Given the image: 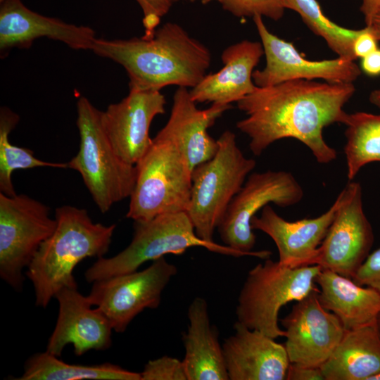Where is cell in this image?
<instances>
[{"label":"cell","instance_id":"7","mask_svg":"<svg viewBox=\"0 0 380 380\" xmlns=\"http://www.w3.org/2000/svg\"><path fill=\"white\" fill-rule=\"evenodd\" d=\"M217 142L215 155L192 171L186 211L197 236L210 242L214 241L215 229L256 165L254 159L243 155L232 131H224Z\"/></svg>","mask_w":380,"mask_h":380},{"label":"cell","instance_id":"33","mask_svg":"<svg viewBox=\"0 0 380 380\" xmlns=\"http://www.w3.org/2000/svg\"><path fill=\"white\" fill-rule=\"evenodd\" d=\"M378 43L379 41L367 27L360 29L353 46V53L356 59L357 58H362L373 52L379 48Z\"/></svg>","mask_w":380,"mask_h":380},{"label":"cell","instance_id":"25","mask_svg":"<svg viewBox=\"0 0 380 380\" xmlns=\"http://www.w3.org/2000/svg\"><path fill=\"white\" fill-rule=\"evenodd\" d=\"M15 379L141 380V373L108 362L96 365L68 364L45 351L32 355L25 363L22 376Z\"/></svg>","mask_w":380,"mask_h":380},{"label":"cell","instance_id":"22","mask_svg":"<svg viewBox=\"0 0 380 380\" xmlns=\"http://www.w3.org/2000/svg\"><path fill=\"white\" fill-rule=\"evenodd\" d=\"M189 324L182 339L187 380H228L218 331L210 321L206 300L195 298L187 312Z\"/></svg>","mask_w":380,"mask_h":380},{"label":"cell","instance_id":"24","mask_svg":"<svg viewBox=\"0 0 380 380\" xmlns=\"http://www.w3.org/2000/svg\"><path fill=\"white\" fill-rule=\"evenodd\" d=\"M324 380H369L380 372V333L376 322L346 330L321 365Z\"/></svg>","mask_w":380,"mask_h":380},{"label":"cell","instance_id":"5","mask_svg":"<svg viewBox=\"0 0 380 380\" xmlns=\"http://www.w3.org/2000/svg\"><path fill=\"white\" fill-rule=\"evenodd\" d=\"M203 247L209 251L233 257L246 255L226 245L198 237L186 212L160 214L148 221L134 222L130 243L111 258H100L84 277L89 283L134 272L144 262L166 254L182 255L188 248Z\"/></svg>","mask_w":380,"mask_h":380},{"label":"cell","instance_id":"2","mask_svg":"<svg viewBox=\"0 0 380 380\" xmlns=\"http://www.w3.org/2000/svg\"><path fill=\"white\" fill-rule=\"evenodd\" d=\"M91 51L122 66L129 89L137 90L160 91L170 85L191 89L206 75L212 60L204 44L170 22L149 37L96 38Z\"/></svg>","mask_w":380,"mask_h":380},{"label":"cell","instance_id":"26","mask_svg":"<svg viewBox=\"0 0 380 380\" xmlns=\"http://www.w3.org/2000/svg\"><path fill=\"white\" fill-rule=\"evenodd\" d=\"M343 125L347 177L350 182L365 165L380 162V115L362 111L348 113Z\"/></svg>","mask_w":380,"mask_h":380},{"label":"cell","instance_id":"28","mask_svg":"<svg viewBox=\"0 0 380 380\" xmlns=\"http://www.w3.org/2000/svg\"><path fill=\"white\" fill-rule=\"evenodd\" d=\"M286 8L296 12L317 36L322 37L338 57L355 61L353 42L360 30L340 26L323 13L317 0H284Z\"/></svg>","mask_w":380,"mask_h":380},{"label":"cell","instance_id":"23","mask_svg":"<svg viewBox=\"0 0 380 380\" xmlns=\"http://www.w3.org/2000/svg\"><path fill=\"white\" fill-rule=\"evenodd\" d=\"M315 284L319 287L321 305L340 319L346 330L376 322L380 315V293L376 289L323 269L317 274Z\"/></svg>","mask_w":380,"mask_h":380},{"label":"cell","instance_id":"31","mask_svg":"<svg viewBox=\"0 0 380 380\" xmlns=\"http://www.w3.org/2000/svg\"><path fill=\"white\" fill-rule=\"evenodd\" d=\"M143 13L144 37H151L158 27L161 18L168 13L178 0H135Z\"/></svg>","mask_w":380,"mask_h":380},{"label":"cell","instance_id":"38","mask_svg":"<svg viewBox=\"0 0 380 380\" xmlns=\"http://www.w3.org/2000/svg\"><path fill=\"white\" fill-rule=\"evenodd\" d=\"M369 101L372 104L380 110V88L376 89L370 92Z\"/></svg>","mask_w":380,"mask_h":380},{"label":"cell","instance_id":"36","mask_svg":"<svg viewBox=\"0 0 380 380\" xmlns=\"http://www.w3.org/2000/svg\"><path fill=\"white\" fill-rule=\"evenodd\" d=\"M365 27L380 42V6L374 9L369 15L365 17Z\"/></svg>","mask_w":380,"mask_h":380},{"label":"cell","instance_id":"8","mask_svg":"<svg viewBox=\"0 0 380 380\" xmlns=\"http://www.w3.org/2000/svg\"><path fill=\"white\" fill-rule=\"evenodd\" d=\"M136 167L127 217L144 222L163 213L187 211L193 170L175 145L155 137Z\"/></svg>","mask_w":380,"mask_h":380},{"label":"cell","instance_id":"14","mask_svg":"<svg viewBox=\"0 0 380 380\" xmlns=\"http://www.w3.org/2000/svg\"><path fill=\"white\" fill-rule=\"evenodd\" d=\"M319 289L296 301L281 324L290 363L320 367L341 341L346 329L340 319L320 303Z\"/></svg>","mask_w":380,"mask_h":380},{"label":"cell","instance_id":"16","mask_svg":"<svg viewBox=\"0 0 380 380\" xmlns=\"http://www.w3.org/2000/svg\"><path fill=\"white\" fill-rule=\"evenodd\" d=\"M58 303L55 328L48 341V353L61 356L65 347L72 344L77 356L89 350H105L112 344L113 328L105 315L92 308L87 296L77 287H64L54 297Z\"/></svg>","mask_w":380,"mask_h":380},{"label":"cell","instance_id":"6","mask_svg":"<svg viewBox=\"0 0 380 380\" xmlns=\"http://www.w3.org/2000/svg\"><path fill=\"white\" fill-rule=\"evenodd\" d=\"M321 270L316 265L292 267L265 259L248 272L238 297L237 322L274 339L285 337L278 323L279 310L317 289Z\"/></svg>","mask_w":380,"mask_h":380},{"label":"cell","instance_id":"21","mask_svg":"<svg viewBox=\"0 0 380 380\" xmlns=\"http://www.w3.org/2000/svg\"><path fill=\"white\" fill-rule=\"evenodd\" d=\"M263 55V47L259 42L244 39L229 45L221 54L222 68L206 74L191 88V99L196 103H237L256 87L253 73Z\"/></svg>","mask_w":380,"mask_h":380},{"label":"cell","instance_id":"39","mask_svg":"<svg viewBox=\"0 0 380 380\" xmlns=\"http://www.w3.org/2000/svg\"><path fill=\"white\" fill-rule=\"evenodd\" d=\"M191 1V2H194V1H198V2H201V4H207L213 1H219L220 0H189Z\"/></svg>","mask_w":380,"mask_h":380},{"label":"cell","instance_id":"41","mask_svg":"<svg viewBox=\"0 0 380 380\" xmlns=\"http://www.w3.org/2000/svg\"><path fill=\"white\" fill-rule=\"evenodd\" d=\"M376 324L379 329V331L380 333V315H379L377 320H376Z\"/></svg>","mask_w":380,"mask_h":380},{"label":"cell","instance_id":"32","mask_svg":"<svg viewBox=\"0 0 380 380\" xmlns=\"http://www.w3.org/2000/svg\"><path fill=\"white\" fill-rule=\"evenodd\" d=\"M352 279L380 293V247L369 254Z\"/></svg>","mask_w":380,"mask_h":380},{"label":"cell","instance_id":"42","mask_svg":"<svg viewBox=\"0 0 380 380\" xmlns=\"http://www.w3.org/2000/svg\"><path fill=\"white\" fill-rule=\"evenodd\" d=\"M3 1V0H0V1Z\"/></svg>","mask_w":380,"mask_h":380},{"label":"cell","instance_id":"34","mask_svg":"<svg viewBox=\"0 0 380 380\" xmlns=\"http://www.w3.org/2000/svg\"><path fill=\"white\" fill-rule=\"evenodd\" d=\"M287 380H324L320 367L290 363L286 372Z\"/></svg>","mask_w":380,"mask_h":380},{"label":"cell","instance_id":"17","mask_svg":"<svg viewBox=\"0 0 380 380\" xmlns=\"http://www.w3.org/2000/svg\"><path fill=\"white\" fill-rule=\"evenodd\" d=\"M0 52L1 57L13 48L27 49L33 42L46 37L75 50H91L94 30L85 25L67 23L26 7L21 0L1 1Z\"/></svg>","mask_w":380,"mask_h":380},{"label":"cell","instance_id":"35","mask_svg":"<svg viewBox=\"0 0 380 380\" xmlns=\"http://www.w3.org/2000/svg\"><path fill=\"white\" fill-rule=\"evenodd\" d=\"M360 69L367 75H380V48L361 58Z\"/></svg>","mask_w":380,"mask_h":380},{"label":"cell","instance_id":"30","mask_svg":"<svg viewBox=\"0 0 380 380\" xmlns=\"http://www.w3.org/2000/svg\"><path fill=\"white\" fill-rule=\"evenodd\" d=\"M141 373V380H187L182 360L170 356L149 360Z\"/></svg>","mask_w":380,"mask_h":380},{"label":"cell","instance_id":"27","mask_svg":"<svg viewBox=\"0 0 380 380\" xmlns=\"http://www.w3.org/2000/svg\"><path fill=\"white\" fill-rule=\"evenodd\" d=\"M20 117L7 107L0 110V193L6 196L16 194L11 175L16 170L39 167L67 168L68 163L47 162L34 157L32 150L10 143L9 134L19 122Z\"/></svg>","mask_w":380,"mask_h":380},{"label":"cell","instance_id":"20","mask_svg":"<svg viewBox=\"0 0 380 380\" xmlns=\"http://www.w3.org/2000/svg\"><path fill=\"white\" fill-rule=\"evenodd\" d=\"M222 344L229 380H284L290 362L284 345L239 322Z\"/></svg>","mask_w":380,"mask_h":380},{"label":"cell","instance_id":"19","mask_svg":"<svg viewBox=\"0 0 380 380\" xmlns=\"http://www.w3.org/2000/svg\"><path fill=\"white\" fill-rule=\"evenodd\" d=\"M339 203L338 195L332 205L321 215L294 222L284 220L267 205L259 217H253L251 227L271 237L277 246L280 263L292 267L313 265Z\"/></svg>","mask_w":380,"mask_h":380},{"label":"cell","instance_id":"3","mask_svg":"<svg viewBox=\"0 0 380 380\" xmlns=\"http://www.w3.org/2000/svg\"><path fill=\"white\" fill-rule=\"evenodd\" d=\"M57 222L29 266L26 276L33 284L35 304L46 308L64 287H77L75 267L87 258H102L109 250L116 225L94 222L83 208L63 205L55 211Z\"/></svg>","mask_w":380,"mask_h":380},{"label":"cell","instance_id":"11","mask_svg":"<svg viewBox=\"0 0 380 380\" xmlns=\"http://www.w3.org/2000/svg\"><path fill=\"white\" fill-rule=\"evenodd\" d=\"M177 273V267L163 256L144 270L94 281L87 297L108 318L113 330L123 333L143 310L159 306L163 291Z\"/></svg>","mask_w":380,"mask_h":380},{"label":"cell","instance_id":"29","mask_svg":"<svg viewBox=\"0 0 380 380\" xmlns=\"http://www.w3.org/2000/svg\"><path fill=\"white\" fill-rule=\"evenodd\" d=\"M223 9L236 17L260 15L280 20L286 8L284 0H220Z\"/></svg>","mask_w":380,"mask_h":380},{"label":"cell","instance_id":"4","mask_svg":"<svg viewBox=\"0 0 380 380\" xmlns=\"http://www.w3.org/2000/svg\"><path fill=\"white\" fill-rule=\"evenodd\" d=\"M76 108L80 148L68 167L80 173L96 206L106 213L115 203L130 197L137 167L116 153L103 127L102 110L84 96L78 99Z\"/></svg>","mask_w":380,"mask_h":380},{"label":"cell","instance_id":"13","mask_svg":"<svg viewBox=\"0 0 380 380\" xmlns=\"http://www.w3.org/2000/svg\"><path fill=\"white\" fill-rule=\"evenodd\" d=\"M263 47L266 63L255 70L253 80L257 87H267L295 80H321L331 83H353L361 75L354 61L340 57L312 61L303 57L293 43L271 32L262 17L253 18Z\"/></svg>","mask_w":380,"mask_h":380},{"label":"cell","instance_id":"18","mask_svg":"<svg viewBox=\"0 0 380 380\" xmlns=\"http://www.w3.org/2000/svg\"><path fill=\"white\" fill-rule=\"evenodd\" d=\"M231 107V105L213 103L206 109H199L189 90L178 87L173 95L169 119L156 137L175 145L193 170L215 155L217 139L209 134L208 129Z\"/></svg>","mask_w":380,"mask_h":380},{"label":"cell","instance_id":"12","mask_svg":"<svg viewBox=\"0 0 380 380\" xmlns=\"http://www.w3.org/2000/svg\"><path fill=\"white\" fill-rule=\"evenodd\" d=\"M338 196V207L312 265L352 279L370 253L374 234L360 184L349 182Z\"/></svg>","mask_w":380,"mask_h":380},{"label":"cell","instance_id":"40","mask_svg":"<svg viewBox=\"0 0 380 380\" xmlns=\"http://www.w3.org/2000/svg\"><path fill=\"white\" fill-rule=\"evenodd\" d=\"M369 380H380V372L372 376Z\"/></svg>","mask_w":380,"mask_h":380},{"label":"cell","instance_id":"37","mask_svg":"<svg viewBox=\"0 0 380 380\" xmlns=\"http://www.w3.org/2000/svg\"><path fill=\"white\" fill-rule=\"evenodd\" d=\"M379 6H380V0H362L360 11L364 17H367Z\"/></svg>","mask_w":380,"mask_h":380},{"label":"cell","instance_id":"10","mask_svg":"<svg viewBox=\"0 0 380 380\" xmlns=\"http://www.w3.org/2000/svg\"><path fill=\"white\" fill-rule=\"evenodd\" d=\"M56 224L43 203L26 194L0 193V277L13 289L21 290L23 270Z\"/></svg>","mask_w":380,"mask_h":380},{"label":"cell","instance_id":"15","mask_svg":"<svg viewBox=\"0 0 380 380\" xmlns=\"http://www.w3.org/2000/svg\"><path fill=\"white\" fill-rule=\"evenodd\" d=\"M165 98L160 91L129 89L120 102L103 111V124L116 153L136 165L152 144L153 120L165 113Z\"/></svg>","mask_w":380,"mask_h":380},{"label":"cell","instance_id":"1","mask_svg":"<svg viewBox=\"0 0 380 380\" xmlns=\"http://www.w3.org/2000/svg\"><path fill=\"white\" fill-rule=\"evenodd\" d=\"M355 92L353 83L308 80L256 86L236 103L246 115L236 127L249 137V148L256 156L278 140L293 138L305 145L319 163H329L337 153L325 141L323 129L344 124L348 113L343 107Z\"/></svg>","mask_w":380,"mask_h":380},{"label":"cell","instance_id":"9","mask_svg":"<svg viewBox=\"0 0 380 380\" xmlns=\"http://www.w3.org/2000/svg\"><path fill=\"white\" fill-rule=\"evenodd\" d=\"M303 195L302 186L289 172L267 170L250 174L217 227L221 240L246 255L269 258L272 253L269 251H252L255 243L253 217L270 203L286 208L299 203Z\"/></svg>","mask_w":380,"mask_h":380}]
</instances>
